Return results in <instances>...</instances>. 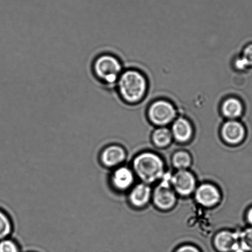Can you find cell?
Masks as SVG:
<instances>
[{"instance_id":"8","label":"cell","mask_w":252,"mask_h":252,"mask_svg":"<svg viewBox=\"0 0 252 252\" xmlns=\"http://www.w3.org/2000/svg\"><path fill=\"white\" fill-rule=\"evenodd\" d=\"M155 204L161 209H169L174 206L176 196L167 183L161 184L155 189L154 192Z\"/></svg>"},{"instance_id":"14","label":"cell","mask_w":252,"mask_h":252,"mask_svg":"<svg viewBox=\"0 0 252 252\" xmlns=\"http://www.w3.org/2000/svg\"><path fill=\"white\" fill-rule=\"evenodd\" d=\"M150 189L146 184L137 185L130 194V201L135 207H143L149 201Z\"/></svg>"},{"instance_id":"15","label":"cell","mask_w":252,"mask_h":252,"mask_svg":"<svg viewBox=\"0 0 252 252\" xmlns=\"http://www.w3.org/2000/svg\"><path fill=\"white\" fill-rule=\"evenodd\" d=\"M171 131L166 127H160L154 131L152 140L154 144L159 147H165L169 145L172 139Z\"/></svg>"},{"instance_id":"22","label":"cell","mask_w":252,"mask_h":252,"mask_svg":"<svg viewBox=\"0 0 252 252\" xmlns=\"http://www.w3.org/2000/svg\"><path fill=\"white\" fill-rule=\"evenodd\" d=\"M235 65L239 70H245V69L249 67L248 63H246V62L244 61V59L242 57L236 59Z\"/></svg>"},{"instance_id":"3","label":"cell","mask_w":252,"mask_h":252,"mask_svg":"<svg viewBox=\"0 0 252 252\" xmlns=\"http://www.w3.org/2000/svg\"><path fill=\"white\" fill-rule=\"evenodd\" d=\"M133 167L145 184L157 181L163 176L164 165L161 158L152 153H142L135 158Z\"/></svg>"},{"instance_id":"9","label":"cell","mask_w":252,"mask_h":252,"mask_svg":"<svg viewBox=\"0 0 252 252\" xmlns=\"http://www.w3.org/2000/svg\"><path fill=\"white\" fill-rule=\"evenodd\" d=\"M195 197L197 202L202 206L211 207L218 203L220 194L214 185L205 184L197 189Z\"/></svg>"},{"instance_id":"21","label":"cell","mask_w":252,"mask_h":252,"mask_svg":"<svg viewBox=\"0 0 252 252\" xmlns=\"http://www.w3.org/2000/svg\"><path fill=\"white\" fill-rule=\"evenodd\" d=\"M174 252H202L197 247L192 245H183L179 247Z\"/></svg>"},{"instance_id":"16","label":"cell","mask_w":252,"mask_h":252,"mask_svg":"<svg viewBox=\"0 0 252 252\" xmlns=\"http://www.w3.org/2000/svg\"><path fill=\"white\" fill-rule=\"evenodd\" d=\"M173 164L179 170H186L191 164V159L188 153L179 152L175 153L173 157Z\"/></svg>"},{"instance_id":"5","label":"cell","mask_w":252,"mask_h":252,"mask_svg":"<svg viewBox=\"0 0 252 252\" xmlns=\"http://www.w3.org/2000/svg\"><path fill=\"white\" fill-rule=\"evenodd\" d=\"M171 182L175 191L182 196L191 194L196 188L193 175L186 170H179L173 176Z\"/></svg>"},{"instance_id":"17","label":"cell","mask_w":252,"mask_h":252,"mask_svg":"<svg viewBox=\"0 0 252 252\" xmlns=\"http://www.w3.org/2000/svg\"><path fill=\"white\" fill-rule=\"evenodd\" d=\"M239 243L246 252H252V227L239 233Z\"/></svg>"},{"instance_id":"4","label":"cell","mask_w":252,"mask_h":252,"mask_svg":"<svg viewBox=\"0 0 252 252\" xmlns=\"http://www.w3.org/2000/svg\"><path fill=\"white\" fill-rule=\"evenodd\" d=\"M148 117L154 125L165 126L172 122L176 118V108L169 101L157 100L150 105Z\"/></svg>"},{"instance_id":"2","label":"cell","mask_w":252,"mask_h":252,"mask_svg":"<svg viewBox=\"0 0 252 252\" xmlns=\"http://www.w3.org/2000/svg\"><path fill=\"white\" fill-rule=\"evenodd\" d=\"M115 88L120 97L125 103L133 104L144 97L147 90V81L139 71L127 70L121 74Z\"/></svg>"},{"instance_id":"23","label":"cell","mask_w":252,"mask_h":252,"mask_svg":"<svg viewBox=\"0 0 252 252\" xmlns=\"http://www.w3.org/2000/svg\"><path fill=\"white\" fill-rule=\"evenodd\" d=\"M247 219L249 223L252 226V207L249 209L248 214H247Z\"/></svg>"},{"instance_id":"13","label":"cell","mask_w":252,"mask_h":252,"mask_svg":"<svg viewBox=\"0 0 252 252\" xmlns=\"http://www.w3.org/2000/svg\"><path fill=\"white\" fill-rule=\"evenodd\" d=\"M244 107L240 100L229 97L224 100L221 105V112L228 119L235 120L243 114Z\"/></svg>"},{"instance_id":"12","label":"cell","mask_w":252,"mask_h":252,"mask_svg":"<svg viewBox=\"0 0 252 252\" xmlns=\"http://www.w3.org/2000/svg\"><path fill=\"white\" fill-rule=\"evenodd\" d=\"M172 135L180 142H186L192 135V127L188 120L179 118L172 126Z\"/></svg>"},{"instance_id":"20","label":"cell","mask_w":252,"mask_h":252,"mask_svg":"<svg viewBox=\"0 0 252 252\" xmlns=\"http://www.w3.org/2000/svg\"><path fill=\"white\" fill-rule=\"evenodd\" d=\"M241 57L246 62L249 66H252V44L246 47L244 49L243 56Z\"/></svg>"},{"instance_id":"6","label":"cell","mask_w":252,"mask_h":252,"mask_svg":"<svg viewBox=\"0 0 252 252\" xmlns=\"http://www.w3.org/2000/svg\"><path fill=\"white\" fill-rule=\"evenodd\" d=\"M221 135L224 140L229 144H238L245 137V128L241 123L231 120L223 125Z\"/></svg>"},{"instance_id":"11","label":"cell","mask_w":252,"mask_h":252,"mask_svg":"<svg viewBox=\"0 0 252 252\" xmlns=\"http://www.w3.org/2000/svg\"><path fill=\"white\" fill-rule=\"evenodd\" d=\"M134 181L132 170L127 167H122L116 169L113 173L112 182L113 186L119 190H125L131 187Z\"/></svg>"},{"instance_id":"7","label":"cell","mask_w":252,"mask_h":252,"mask_svg":"<svg viewBox=\"0 0 252 252\" xmlns=\"http://www.w3.org/2000/svg\"><path fill=\"white\" fill-rule=\"evenodd\" d=\"M239 233L231 231H221L214 239V246L218 252H234L239 248Z\"/></svg>"},{"instance_id":"10","label":"cell","mask_w":252,"mask_h":252,"mask_svg":"<svg viewBox=\"0 0 252 252\" xmlns=\"http://www.w3.org/2000/svg\"><path fill=\"white\" fill-rule=\"evenodd\" d=\"M126 154L124 150L119 146H109L103 150L101 159L106 167L117 166L125 160Z\"/></svg>"},{"instance_id":"18","label":"cell","mask_w":252,"mask_h":252,"mask_svg":"<svg viewBox=\"0 0 252 252\" xmlns=\"http://www.w3.org/2000/svg\"><path fill=\"white\" fill-rule=\"evenodd\" d=\"M12 225L8 217L0 211V239H4L11 234Z\"/></svg>"},{"instance_id":"1","label":"cell","mask_w":252,"mask_h":252,"mask_svg":"<svg viewBox=\"0 0 252 252\" xmlns=\"http://www.w3.org/2000/svg\"><path fill=\"white\" fill-rule=\"evenodd\" d=\"M91 70L94 78L107 88L115 87L123 71L120 59L110 53H103L96 56L91 63Z\"/></svg>"},{"instance_id":"19","label":"cell","mask_w":252,"mask_h":252,"mask_svg":"<svg viewBox=\"0 0 252 252\" xmlns=\"http://www.w3.org/2000/svg\"><path fill=\"white\" fill-rule=\"evenodd\" d=\"M0 252H19V250L14 242L4 239L0 242Z\"/></svg>"}]
</instances>
